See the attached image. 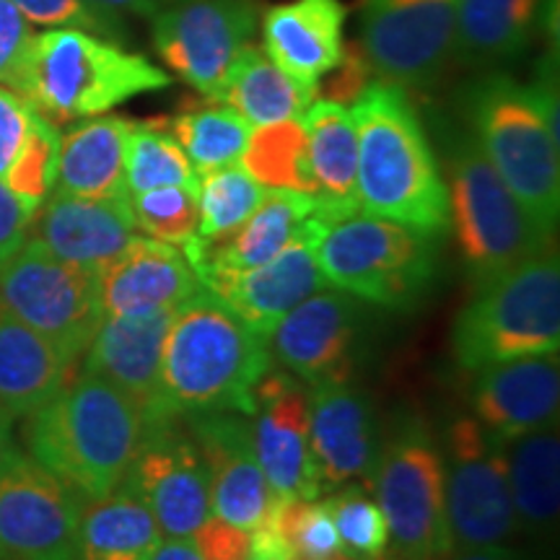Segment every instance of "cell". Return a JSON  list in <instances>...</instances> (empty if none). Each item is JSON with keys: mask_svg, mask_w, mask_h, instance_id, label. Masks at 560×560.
<instances>
[{"mask_svg": "<svg viewBox=\"0 0 560 560\" xmlns=\"http://www.w3.org/2000/svg\"><path fill=\"white\" fill-rule=\"evenodd\" d=\"M153 425L120 387L81 371L32 412L26 446L83 501H94L122 486Z\"/></svg>", "mask_w": 560, "mask_h": 560, "instance_id": "6da1fadb", "label": "cell"}, {"mask_svg": "<svg viewBox=\"0 0 560 560\" xmlns=\"http://www.w3.org/2000/svg\"><path fill=\"white\" fill-rule=\"evenodd\" d=\"M359 136V208L441 236L450 231V192L405 89L374 81L350 107Z\"/></svg>", "mask_w": 560, "mask_h": 560, "instance_id": "7a4b0ae2", "label": "cell"}, {"mask_svg": "<svg viewBox=\"0 0 560 560\" xmlns=\"http://www.w3.org/2000/svg\"><path fill=\"white\" fill-rule=\"evenodd\" d=\"M270 371L268 340L202 291L172 314L161 353V387L172 416L255 410V389Z\"/></svg>", "mask_w": 560, "mask_h": 560, "instance_id": "3957f363", "label": "cell"}, {"mask_svg": "<svg viewBox=\"0 0 560 560\" xmlns=\"http://www.w3.org/2000/svg\"><path fill=\"white\" fill-rule=\"evenodd\" d=\"M170 86L172 75L145 55L81 30H50L32 37L13 91L45 120L68 125Z\"/></svg>", "mask_w": 560, "mask_h": 560, "instance_id": "277c9868", "label": "cell"}, {"mask_svg": "<svg viewBox=\"0 0 560 560\" xmlns=\"http://www.w3.org/2000/svg\"><path fill=\"white\" fill-rule=\"evenodd\" d=\"M436 236L380 219L361 208L319 202L314 257L327 285L389 310H408L436 272Z\"/></svg>", "mask_w": 560, "mask_h": 560, "instance_id": "5b68a950", "label": "cell"}, {"mask_svg": "<svg viewBox=\"0 0 560 560\" xmlns=\"http://www.w3.org/2000/svg\"><path fill=\"white\" fill-rule=\"evenodd\" d=\"M472 138L495 174L548 234L560 215V138L545 122L529 86L503 70L482 75L467 96Z\"/></svg>", "mask_w": 560, "mask_h": 560, "instance_id": "8992f818", "label": "cell"}, {"mask_svg": "<svg viewBox=\"0 0 560 560\" xmlns=\"http://www.w3.org/2000/svg\"><path fill=\"white\" fill-rule=\"evenodd\" d=\"M454 359L478 371L520 355L558 353L560 348V257L542 249L520 268L486 280L459 312L452 332Z\"/></svg>", "mask_w": 560, "mask_h": 560, "instance_id": "52a82bcc", "label": "cell"}, {"mask_svg": "<svg viewBox=\"0 0 560 560\" xmlns=\"http://www.w3.org/2000/svg\"><path fill=\"white\" fill-rule=\"evenodd\" d=\"M450 229L480 283L520 268L552 244L511 195L472 136L459 138L450 156Z\"/></svg>", "mask_w": 560, "mask_h": 560, "instance_id": "ba28073f", "label": "cell"}, {"mask_svg": "<svg viewBox=\"0 0 560 560\" xmlns=\"http://www.w3.org/2000/svg\"><path fill=\"white\" fill-rule=\"evenodd\" d=\"M0 306L79 361L104 319L100 272L58 260L30 236L0 268Z\"/></svg>", "mask_w": 560, "mask_h": 560, "instance_id": "9c48e42d", "label": "cell"}, {"mask_svg": "<svg viewBox=\"0 0 560 560\" xmlns=\"http://www.w3.org/2000/svg\"><path fill=\"white\" fill-rule=\"evenodd\" d=\"M369 488L380 503L397 560H444L452 550L444 506V457L418 425L380 452Z\"/></svg>", "mask_w": 560, "mask_h": 560, "instance_id": "30bf717a", "label": "cell"}, {"mask_svg": "<svg viewBox=\"0 0 560 560\" xmlns=\"http://www.w3.org/2000/svg\"><path fill=\"white\" fill-rule=\"evenodd\" d=\"M151 39L161 62L208 100L221 91L244 47L260 30V0H166L153 13Z\"/></svg>", "mask_w": 560, "mask_h": 560, "instance_id": "8fae6325", "label": "cell"}, {"mask_svg": "<svg viewBox=\"0 0 560 560\" xmlns=\"http://www.w3.org/2000/svg\"><path fill=\"white\" fill-rule=\"evenodd\" d=\"M444 506L452 548H493L514 537L506 441L478 418L454 420L446 433Z\"/></svg>", "mask_w": 560, "mask_h": 560, "instance_id": "7c38bea8", "label": "cell"}, {"mask_svg": "<svg viewBox=\"0 0 560 560\" xmlns=\"http://www.w3.org/2000/svg\"><path fill=\"white\" fill-rule=\"evenodd\" d=\"M459 0H361L359 50L376 81L425 89L454 60Z\"/></svg>", "mask_w": 560, "mask_h": 560, "instance_id": "4fadbf2b", "label": "cell"}, {"mask_svg": "<svg viewBox=\"0 0 560 560\" xmlns=\"http://www.w3.org/2000/svg\"><path fill=\"white\" fill-rule=\"evenodd\" d=\"M83 499L16 452L0 470V560H79Z\"/></svg>", "mask_w": 560, "mask_h": 560, "instance_id": "5bb4252c", "label": "cell"}, {"mask_svg": "<svg viewBox=\"0 0 560 560\" xmlns=\"http://www.w3.org/2000/svg\"><path fill=\"white\" fill-rule=\"evenodd\" d=\"M125 486L145 501L164 540H190L210 520L208 465L192 436H185L174 420L149 431Z\"/></svg>", "mask_w": 560, "mask_h": 560, "instance_id": "9a60e30c", "label": "cell"}, {"mask_svg": "<svg viewBox=\"0 0 560 560\" xmlns=\"http://www.w3.org/2000/svg\"><path fill=\"white\" fill-rule=\"evenodd\" d=\"M187 418V429L210 472V516L252 535L278 495L257 462L249 420L229 410L192 412Z\"/></svg>", "mask_w": 560, "mask_h": 560, "instance_id": "2e32d148", "label": "cell"}, {"mask_svg": "<svg viewBox=\"0 0 560 560\" xmlns=\"http://www.w3.org/2000/svg\"><path fill=\"white\" fill-rule=\"evenodd\" d=\"M252 444L278 499H319V472L310 441V395L285 374L262 376L255 389Z\"/></svg>", "mask_w": 560, "mask_h": 560, "instance_id": "e0dca14e", "label": "cell"}, {"mask_svg": "<svg viewBox=\"0 0 560 560\" xmlns=\"http://www.w3.org/2000/svg\"><path fill=\"white\" fill-rule=\"evenodd\" d=\"M359 304L338 291H317L285 314L268 335V348L285 369L312 387L348 382Z\"/></svg>", "mask_w": 560, "mask_h": 560, "instance_id": "ac0fdd59", "label": "cell"}, {"mask_svg": "<svg viewBox=\"0 0 560 560\" xmlns=\"http://www.w3.org/2000/svg\"><path fill=\"white\" fill-rule=\"evenodd\" d=\"M312 236L314 221L306 234H301L272 260L257 265V268L200 276L202 289L213 293L221 304H226L252 332L268 340L272 327L293 306L327 285L317 268Z\"/></svg>", "mask_w": 560, "mask_h": 560, "instance_id": "d6986e66", "label": "cell"}, {"mask_svg": "<svg viewBox=\"0 0 560 560\" xmlns=\"http://www.w3.org/2000/svg\"><path fill=\"white\" fill-rule=\"evenodd\" d=\"M172 314L174 312H156L145 317H104L83 353V371L120 387L140 405L149 423L179 420L172 416L164 387H161V353H164Z\"/></svg>", "mask_w": 560, "mask_h": 560, "instance_id": "ffe728a7", "label": "cell"}, {"mask_svg": "<svg viewBox=\"0 0 560 560\" xmlns=\"http://www.w3.org/2000/svg\"><path fill=\"white\" fill-rule=\"evenodd\" d=\"M34 213L30 236L62 262L102 272L136 240L128 198L94 200L52 190Z\"/></svg>", "mask_w": 560, "mask_h": 560, "instance_id": "44dd1931", "label": "cell"}, {"mask_svg": "<svg viewBox=\"0 0 560 560\" xmlns=\"http://www.w3.org/2000/svg\"><path fill=\"white\" fill-rule=\"evenodd\" d=\"M558 353L520 355L478 369L472 384L475 418L501 441L558 423Z\"/></svg>", "mask_w": 560, "mask_h": 560, "instance_id": "7402d4cb", "label": "cell"}, {"mask_svg": "<svg viewBox=\"0 0 560 560\" xmlns=\"http://www.w3.org/2000/svg\"><path fill=\"white\" fill-rule=\"evenodd\" d=\"M310 441L322 490L369 482L380 459L374 410L348 382L317 384L310 395Z\"/></svg>", "mask_w": 560, "mask_h": 560, "instance_id": "603a6c76", "label": "cell"}, {"mask_svg": "<svg viewBox=\"0 0 560 560\" xmlns=\"http://www.w3.org/2000/svg\"><path fill=\"white\" fill-rule=\"evenodd\" d=\"M100 283L104 317L177 312L206 291L185 252L151 236H136L130 247L100 272Z\"/></svg>", "mask_w": 560, "mask_h": 560, "instance_id": "cb8c5ba5", "label": "cell"}, {"mask_svg": "<svg viewBox=\"0 0 560 560\" xmlns=\"http://www.w3.org/2000/svg\"><path fill=\"white\" fill-rule=\"evenodd\" d=\"M346 19L342 0H285L262 11V50L317 94L346 52Z\"/></svg>", "mask_w": 560, "mask_h": 560, "instance_id": "d4e9b609", "label": "cell"}, {"mask_svg": "<svg viewBox=\"0 0 560 560\" xmlns=\"http://www.w3.org/2000/svg\"><path fill=\"white\" fill-rule=\"evenodd\" d=\"M317 206L319 200L312 195L268 190L255 213L226 240L206 242L192 236L182 252L198 278L208 272L257 268L310 231Z\"/></svg>", "mask_w": 560, "mask_h": 560, "instance_id": "484cf974", "label": "cell"}, {"mask_svg": "<svg viewBox=\"0 0 560 560\" xmlns=\"http://www.w3.org/2000/svg\"><path fill=\"white\" fill-rule=\"evenodd\" d=\"M70 361L45 335L0 306V410L30 418L70 380Z\"/></svg>", "mask_w": 560, "mask_h": 560, "instance_id": "4316f807", "label": "cell"}, {"mask_svg": "<svg viewBox=\"0 0 560 560\" xmlns=\"http://www.w3.org/2000/svg\"><path fill=\"white\" fill-rule=\"evenodd\" d=\"M132 120L125 117H86L60 136L58 177L52 190L79 198H128L125 153Z\"/></svg>", "mask_w": 560, "mask_h": 560, "instance_id": "83f0119b", "label": "cell"}, {"mask_svg": "<svg viewBox=\"0 0 560 560\" xmlns=\"http://www.w3.org/2000/svg\"><path fill=\"white\" fill-rule=\"evenodd\" d=\"M545 0H459L454 58L495 68L527 50L542 26Z\"/></svg>", "mask_w": 560, "mask_h": 560, "instance_id": "f1b7e54d", "label": "cell"}, {"mask_svg": "<svg viewBox=\"0 0 560 560\" xmlns=\"http://www.w3.org/2000/svg\"><path fill=\"white\" fill-rule=\"evenodd\" d=\"M161 540L151 509L125 482L81 509L79 560H149Z\"/></svg>", "mask_w": 560, "mask_h": 560, "instance_id": "f546056e", "label": "cell"}, {"mask_svg": "<svg viewBox=\"0 0 560 560\" xmlns=\"http://www.w3.org/2000/svg\"><path fill=\"white\" fill-rule=\"evenodd\" d=\"M506 465L516 524L548 535L556 527L560 511L558 423L506 441Z\"/></svg>", "mask_w": 560, "mask_h": 560, "instance_id": "4dcf8cb0", "label": "cell"}, {"mask_svg": "<svg viewBox=\"0 0 560 560\" xmlns=\"http://www.w3.org/2000/svg\"><path fill=\"white\" fill-rule=\"evenodd\" d=\"M314 100L317 94L312 89L291 79L278 62L270 60L268 52L252 42L231 68L219 102L240 112L252 128H265V125L301 120Z\"/></svg>", "mask_w": 560, "mask_h": 560, "instance_id": "1f68e13d", "label": "cell"}, {"mask_svg": "<svg viewBox=\"0 0 560 560\" xmlns=\"http://www.w3.org/2000/svg\"><path fill=\"white\" fill-rule=\"evenodd\" d=\"M310 143V164L317 182V200L332 208H359V136L350 107L332 100H314L301 117Z\"/></svg>", "mask_w": 560, "mask_h": 560, "instance_id": "d6a6232c", "label": "cell"}, {"mask_svg": "<svg viewBox=\"0 0 560 560\" xmlns=\"http://www.w3.org/2000/svg\"><path fill=\"white\" fill-rule=\"evenodd\" d=\"M240 164L265 190L304 192L317 198L310 164V143L301 120H285L265 128H252L249 143Z\"/></svg>", "mask_w": 560, "mask_h": 560, "instance_id": "836d02e7", "label": "cell"}, {"mask_svg": "<svg viewBox=\"0 0 560 560\" xmlns=\"http://www.w3.org/2000/svg\"><path fill=\"white\" fill-rule=\"evenodd\" d=\"M164 125L182 145V151L187 153L198 174L242 161V153L252 136V125L240 112L215 100L179 112Z\"/></svg>", "mask_w": 560, "mask_h": 560, "instance_id": "e575fe53", "label": "cell"}, {"mask_svg": "<svg viewBox=\"0 0 560 560\" xmlns=\"http://www.w3.org/2000/svg\"><path fill=\"white\" fill-rule=\"evenodd\" d=\"M265 187L244 166H219L198 174V234L206 242H219L234 234L255 213L265 198Z\"/></svg>", "mask_w": 560, "mask_h": 560, "instance_id": "d590c367", "label": "cell"}, {"mask_svg": "<svg viewBox=\"0 0 560 560\" xmlns=\"http://www.w3.org/2000/svg\"><path fill=\"white\" fill-rule=\"evenodd\" d=\"M172 185H198V172L164 122H136L125 153V190L138 195Z\"/></svg>", "mask_w": 560, "mask_h": 560, "instance_id": "8d00e7d4", "label": "cell"}, {"mask_svg": "<svg viewBox=\"0 0 560 560\" xmlns=\"http://www.w3.org/2000/svg\"><path fill=\"white\" fill-rule=\"evenodd\" d=\"M369 490V482H348L327 499L342 550L353 560H382L389 550L387 522Z\"/></svg>", "mask_w": 560, "mask_h": 560, "instance_id": "74e56055", "label": "cell"}, {"mask_svg": "<svg viewBox=\"0 0 560 560\" xmlns=\"http://www.w3.org/2000/svg\"><path fill=\"white\" fill-rule=\"evenodd\" d=\"M136 229L151 240L185 247L198 234V185L156 187L128 195Z\"/></svg>", "mask_w": 560, "mask_h": 560, "instance_id": "f35d334b", "label": "cell"}, {"mask_svg": "<svg viewBox=\"0 0 560 560\" xmlns=\"http://www.w3.org/2000/svg\"><path fill=\"white\" fill-rule=\"evenodd\" d=\"M30 24L55 26V30H81L96 37L122 45L125 21L117 13L102 11L89 0H11Z\"/></svg>", "mask_w": 560, "mask_h": 560, "instance_id": "ab89813d", "label": "cell"}, {"mask_svg": "<svg viewBox=\"0 0 560 560\" xmlns=\"http://www.w3.org/2000/svg\"><path fill=\"white\" fill-rule=\"evenodd\" d=\"M39 112L13 89L0 86V182L9 179L24 156L39 122Z\"/></svg>", "mask_w": 560, "mask_h": 560, "instance_id": "60d3db41", "label": "cell"}, {"mask_svg": "<svg viewBox=\"0 0 560 560\" xmlns=\"http://www.w3.org/2000/svg\"><path fill=\"white\" fill-rule=\"evenodd\" d=\"M32 37V24L24 13L11 0H0V86L13 89Z\"/></svg>", "mask_w": 560, "mask_h": 560, "instance_id": "b9f144b4", "label": "cell"}, {"mask_svg": "<svg viewBox=\"0 0 560 560\" xmlns=\"http://www.w3.org/2000/svg\"><path fill=\"white\" fill-rule=\"evenodd\" d=\"M202 560H247L249 558V532H242L231 524H223L215 516L202 524L190 537Z\"/></svg>", "mask_w": 560, "mask_h": 560, "instance_id": "7bdbcfd3", "label": "cell"}, {"mask_svg": "<svg viewBox=\"0 0 560 560\" xmlns=\"http://www.w3.org/2000/svg\"><path fill=\"white\" fill-rule=\"evenodd\" d=\"M37 210L21 202L9 187L0 182V268L11 260L30 240L32 219Z\"/></svg>", "mask_w": 560, "mask_h": 560, "instance_id": "ee69618b", "label": "cell"}, {"mask_svg": "<svg viewBox=\"0 0 560 560\" xmlns=\"http://www.w3.org/2000/svg\"><path fill=\"white\" fill-rule=\"evenodd\" d=\"M89 3L96 5V9H102V11L117 13V16L130 13V16L151 19L153 13H156L161 5L166 3V0H89Z\"/></svg>", "mask_w": 560, "mask_h": 560, "instance_id": "f6af8a7d", "label": "cell"}, {"mask_svg": "<svg viewBox=\"0 0 560 560\" xmlns=\"http://www.w3.org/2000/svg\"><path fill=\"white\" fill-rule=\"evenodd\" d=\"M149 560H202L192 540H161Z\"/></svg>", "mask_w": 560, "mask_h": 560, "instance_id": "bcb514c9", "label": "cell"}, {"mask_svg": "<svg viewBox=\"0 0 560 560\" xmlns=\"http://www.w3.org/2000/svg\"><path fill=\"white\" fill-rule=\"evenodd\" d=\"M444 560H516L509 550H503L501 545L493 548H452L446 552Z\"/></svg>", "mask_w": 560, "mask_h": 560, "instance_id": "7dc6e473", "label": "cell"}, {"mask_svg": "<svg viewBox=\"0 0 560 560\" xmlns=\"http://www.w3.org/2000/svg\"><path fill=\"white\" fill-rule=\"evenodd\" d=\"M16 452H19L16 444H13V439H11V418L0 410V470L9 465L11 457Z\"/></svg>", "mask_w": 560, "mask_h": 560, "instance_id": "c3c4849f", "label": "cell"}, {"mask_svg": "<svg viewBox=\"0 0 560 560\" xmlns=\"http://www.w3.org/2000/svg\"><path fill=\"white\" fill-rule=\"evenodd\" d=\"M247 560H276V558H268V556H255V552H249Z\"/></svg>", "mask_w": 560, "mask_h": 560, "instance_id": "681fc988", "label": "cell"}, {"mask_svg": "<svg viewBox=\"0 0 560 560\" xmlns=\"http://www.w3.org/2000/svg\"><path fill=\"white\" fill-rule=\"evenodd\" d=\"M330 560H353L348 556V552H340V556H335V558H330Z\"/></svg>", "mask_w": 560, "mask_h": 560, "instance_id": "f907efd6", "label": "cell"}]
</instances>
